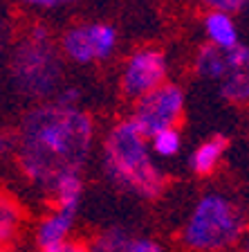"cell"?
I'll use <instances>...</instances> for the list:
<instances>
[{
  "mask_svg": "<svg viewBox=\"0 0 249 252\" xmlns=\"http://www.w3.org/2000/svg\"><path fill=\"white\" fill-rule=\"evenodd\" d=\"M184 106V94L180 86L164 84L162 88L153 90L141 99H137L135 113H133V124L144 137H155L157 133L168 131L177 124Z\"/></svg>",
  "mask_w": 249,
  "mask_h": 252,
  "instance_id": "cell-5",
  "label": "cell"
},
{
  "mask_svg": "<svg viewBox=\"0 0 249 252\" xmlns=\"http://www.w3.org/2000/svg\"><path fill=\"white\" fill-rule=\"evenodd\" d=\"M92 124L74 106H41L27 113L18 128L16 156L25 176L43 187H56L79 173L90 153Z\"/></svg>",
  "mask_w": 249,
  "mask_h": 252,
  "instance_id": "cell-1",
  "label": "cell"
},
{
  "mask_svg": "<svg viewBox=\"0 0 249 252\" xmlns=\"http://www.w3.org/2000/svg\"><path fill=\"white\" fill-rule=\"evenodd\" d=\"M104 162L108 176L124 189H130L144 198L160 196L164 187L160 169L153 164L146 137L133 122L117 124L110 131L104 147Z\"/></svg>",
  "mask_w": 249,
  "mask_h": 252,
  "instance_id": "cell-2",
  "label": "cell"
},
{
  "mask_svg": "<svg viewBox=\"0 0 249 252\" xmlns=\"http://www.w3.org/2000/svg\"><path fill=\"white\" fill-rule=\"evenodd\" d=\"M16 220H18V210L11 203H2V216H0V232L2 239H9L11 232L16 230Z\"/></svg>",
  "mask_w": 249,
  "mask_h": 252,
  "instance_id": "cell-16",
  "label": "cell"
},
{
  "mask_svg": "<svg viewBox=\"0 0 249 252\" xmlns=\"http://www.w3.org/2000/svg\"><path fill=\"white\" fill-rule=\"evenodd\" d=\"M117 34L108 25H79L63 36V50L72 61L90 63L106 59L114 50Z\"/></svg>",
  "mask_w": 249,
  "mask_h": 252,
  "instance_id": "cell-7",
  "label": "cell"
},
{
  "mask_svg": "<svg viewBox=\"0 0 249 252\" xmlns=\"http://www.w3.org/2000/svg\"><path fill=\"white\" fill-rule=\"evenodd\" d=\"M54 191H56L58 210L70 212V214H77L79 198H81V191H83V183H81V178H79V173L65 176V178L54 187Z\"/></svg>",
  "mask_w": 249,
  "mask_h": 252,
  "instance_id": "cell-13",
  "label": "cell"
},
{
  "mask_svg": "<svg viewBox=\"0 0 249 252\" xmlns=\"http://www.w3.org/2000/svg\"><path fill=\"white\" fill-rule=\"evenodd\" d=\"M224 147H227V140H224V137H213V140L204 142L202 147L195 151V156H193L191 167L195 169L197 173H202V176L204 173H211L213 169H216V164H218Z\"/></svg>",
  "mask_w": 249,
  "mask_h": 252,
  "instance_id": "cell-12",
  "label": "cell"
},
{
  "mask_svg": "<svg viewBox=\"0 0 249 252\" xmlns=\"http://www.w3.org/2000/svg\"><path fill=\"white\" fill-rule=\"evenodd\" d=\"M224 68H227V50H222V47L213 45V43H209V45H204L200 52H197V59H195V70L202 77L207 79H222L224 74Z\"/></svg>",
  "mask_w": 249,
  "mask_h": 252,
  "instance_id": "cell-11",
  "label": "cell"
},
{
  "mask_svg": "<svg viewBox=\"0 0 249 252\" xmlns=\"http://www.w3.org/2000/svg\"><path fill=\"white\" fill-rule=\"evenodd\" d=\"M43 252H92L88 248L83 246V243H77V241H65V243H58L54 248H47Z\"/></svg>",
  "mask_w": 249,
  "mask_h": 252,
  "instance_id": "cell-19",
  "label": "cell"
},
{
  "mask_svg": "<svg viewBox=\"0 0 249 252\" xmlns=\"http://www.w3.org/2000/svg\"><path fill=\"white\" fill-rule=\"evenodd\" d=\"M14 77L18 86L27 93L43 94L54 90L61 72H58L54 50L47 45L43 30L34 32V38L18 50L14 61Z\"/></svg>",
  "mask_w": 249,
  "mask_h": 252,
  "instance_id": "cell-4",
  "label": "cell"
},
{
  "mask_svg": "<svg viewBox=\"0 0 249 252\" xmlns=\"http://www.w3.org/2000/svg\"><path fill=\"white\" fill-rule=\"evenodd\" d=\"M220 93L234 104L249 101V47L236 45L227 50V68L220 79Z\"/></svg>",
  "mask_w": 249,
  "mask_h": 252,
  "instance_id": "cell-8",
  "label": "cell"
},
{
  "mask_svg": "<svg viewBox=\"0 0 249 252\" xmlns=\"http://www.w3.org/2000/svg\"><path fill=\"white\" fill-rule=\"evenodd\" d=\"M213 7V11H240L249 7V0H202Z\"/></svg>",
  "mask_w": 249,
  "mask_h": 252,
  "instance_id": "cell-17",
  "label": "cell"
},
{
  "mask_svg": "<svg viewBox=\"0 0 249 252\" xmlns=\"http://www.w3.org/2000/svg\"><path fill=\"white\" fill-rule=\"evenodd\" d=\"M204 30L209 41L222 50H234L238 45V32L227 11H209V16L204 18Z\"/></svg>",
  "mask_w": 249,
  "mask_h": 252,
  "instance_id": "cell-10",
  "label": "cell"
},
{
  "mask_svg": "<svg viewBox=\"0 0 249 252\" xmlns=\"http://www.w3.org/2000/svg\"><path fill=\"white\" fill-rule=\"evenodd\" d=\"M31 5H41V7H56V5H65V2H72V0H27Z\"/></svg>",
  "mask_w": 249,
  "mask_h": 252,
  "instance_id": "cell-20",
  "label": "cell"
},
{
  "mask_svg": "<svg viewBox=\"0 0 249 252\" xmlns=\"http://www.w3.org/2000/svg\"><path fill=\"white\" fill-rule=\"evenodd\" d=\"M130 239H126L124 232L119 230H112V232H106L97 239V243L92 246V252H126L128 248Z\"/></svg>",
  "mask_w": 249,
  "mask_h": 252,
  "instance_id": "cell-14",
  "label": "cell"
},
{
  "mask_svg": "<svg viewBox=\"0 0 249 252\" xmlns=\"http://www.w3.org/2000/svg\"><path fill=\"white\" fill-rule=\"evenodd\" d=\"M153 151L164 156V158L175 156V153L180 151V133H177L175 128L157 133V135L153 137Z\"/></svg>",
  "mask_w": 249,
  "mask_h": 252,
  "instance_id": "cell-15",
  "label": "cell"
},
{
  "mask_svg": "<svg viewBox=\"0 0 249 252\" xmlns=\"http://www.w3.org/2000/svg\"><path fill=\"white\" fill-rule=\"evenodd\" d=\"M243 227V214L231 200L218 194H209L193 210L184 227V243L191 250L200 252L224 250L236 243Z\"/></svg>",
  "mask_w": 249,
  "mask_h": 252,
  "instance_id": "cell-3",
  "label": "cell"
},
{
  "mask_svg": "<svg viewBox=\"0 0 249 252\" xmlns=\"http://www.w3.org/2000/svg\"><path fill=\"white\" fill-rule=\"evenodd\" d=\"M126 252H162V246L151 239H135L128 243Z\"/></svg>",
  "mask_w": 249,
  "mask_h": 252,
  "instance_id": "cell-18",
  "label": "cell"
},
{
  "mask_svg": "<svg viewBox=\"0 0 249 252\" xmlns=\"http://www.w3.org/2000/svg\"><path fill=\"white\" fill-rule=\"evenodd\" d=\"M74 216L77 214H70V212H54L52 216H47L45 220L41 223V227H38V246L43 248V250H47V248H54L58 246V243H65V239H68L70 230H72L74 225Z\"/></svg>",
  "mask_w": 249,
  "mask_h": 252,
  "instance_id": "cell-9",
  "label": "cell"
},
{
  "mask_svg": "<svg viewBox=\"0 0 249 252\" xmlns=\"http://www.w3.org/2000/svg\"><path fill=\"white\" fill-rule=\"evenodd\" d=\"M166 77V61L162 52L157 50H141L133 54L130 61L126 63L124 77H121V88L128 97L141 99L153 90L164 86Z\"/></svg>",
  "mask_w": 249,
  "mask_h": 252,
  "instance_id": "cell-6",
  "label": "cell"
}]
</instances>
